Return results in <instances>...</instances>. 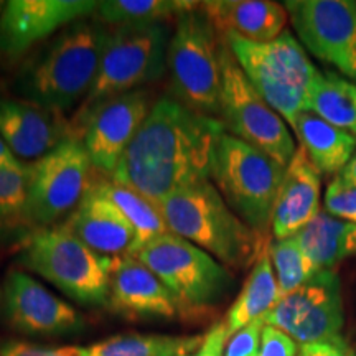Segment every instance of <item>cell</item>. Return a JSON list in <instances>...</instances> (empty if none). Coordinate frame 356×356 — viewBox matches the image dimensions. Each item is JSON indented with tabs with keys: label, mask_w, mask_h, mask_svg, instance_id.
<instances>
[{
	"label": "cell",
	"mask_w": 356,
	"mask_h": 356,
	"mask_svg": "<svg viewBox=\"0 0 356 356\" xmlns=\"http://www.w3.org/2000/svg\"><path fill=\"white\" fill-rule=\"evenodd\" d=\"M299 348L287 333L266 325L262 330L261 348L257 356H297Z\"/></svg>",
	"instance_id": "836d02e7"
},
{
	"label": "cell",
	"mask_w": 356,
	"mask_h": 356,
	"mask_svg": "<svg viewBox=\"0 0 356 356\" xmlns=\"http://www.w3.org/2000/svg\"><path fill=\"white\" fill-rule=\"evenodd\" d=\"M302 251L317 270H333V266L356 254V225L320 211L296 236Z\"/></svg>",
	"instance_id": "603a6c76"
},
{
	"label": "cell",
	"mask_w": 356,
	"mask_h": 356,
	"mask_svg": "<svg viewBox=\"0 0 356 356\" xmlns=\"http://www.w3.org/2000/svg\"><path fill=\"white\" fill-rule=\"evenodd\" d=\"M307 113L356 137V83L337 74L318 73L307 101Z\"/></svg>",
	"instance_id": "4316f807"
},
{
	"label": "cell",
	"mask_w": 356,
	"mask_h": 356,
	"mask_svg": "<svg viewBox=\"0 0 356 356\" xmlns=\"http://www.w3.org/2000/svg\"><path fill=\"white\" fill-rule=\"evenodd\" d=\"M170 29L165 22H139L115 26L109 33L99 71L84 97L79 119L111 97L159 81L167 70Z\"/></svg>",
	"instance_id": "ba28073f"
},
{
	"label": "cell",
	"mask_w": 356,
	"mask_h": 356,
	"mask_svg": "<svg viewBox=\"0 0 356 356\" xmlns=\"http://www.w3.org/2000/svg\"><path fill=\"white\" fill-rule=\"evenodd\" d=\"M200 2L188 0H102L92 15L101 24L127 25L139 22H163L195 10Z\"/></svg>",
	"instance_id": "83f0119b"
},
{
	"label": "cell",
	"mask_w": 356,
	"mask_h": 356,
	"mask_svg": "<svg viewBox=\"0 0 356 356\" xmlns=\"http://www.w3.org/2000/svg\"><path fill=\"white\" fill-rule=\"evenodd\" d=\"M221 132L220 119L195 113L173 97H160L111 178L160 204L178 190L210 180Z\"/></svg>",
	"instance_id": "6da1fadb"
},
{
	"label": "cell",
	"mask_w": 356,
	"mask_h": 356,
	"mask_svg": "<svg viewBox=\"0 0 356 356\" xmlns=\"http://www.w3.org/2000/svg\"><path fill=\"white\" fill-rule=\"evenodd\" d=\"M225 131L287 167L297 152L286 121L264 101L226 44L221 43V111Z\"/></svg>",
	"instance_id": "30bf717a"
},
{
	"label": "cell",
	"mask_w": 356,
	"mask_h": 356,
	"mask_svg": "<svg viewBox=\"0 0 356 356\" xmlns=\"http://www.w3.org/2000/svg\"><path fill=\"white\" fill-rule=\"evenodd\" d=\"M32 165L0 168V222L24 221Z\"/></svg>",
	"instance_id": "f546056e"
},
{
	"label": "cell",
	"mask_w": 356,
	"mask_h": 356,
	"mask_svg": "<svg viewBox=\"0 0 356 356\" xmlns=\"http://www.w3.org/2000/svg\"><path fill=\"white\" fill-rule=\"evenodd\" d=\"M264 327L266 323L262 318L243 327L241 330H238L228 338L222 356H257Z\"/></svg>",
	"instance_id": "1f68e13d"
},
{
	"label": "cell",
	"mask_w": 356,
	"mask_h": 356,
	"mask_svg": "<svg viewBox=\"0 0 356 356\" xmlns=\"http://www.w3.org/2000/svg\"><path fill=\"white\" fill-rule=\"evenodd\" d=\"M186 356H191V355H186Z\"/></svg>",
	"instance_id": "ab89813d"
},
{
	"label": "cell",
	"mask_w": 356,
	"mask_h": 356,
	"mask_svg": "<svg viewBox=\"0 0 356 356\" xmlns=\"http://www.w3.org/2000/svg\"><path fill=\"white\" fill-rule=\"evenodd\" d=\"M284 7L307 50L356 81L355 0H291Z\"/></svg>",
	"instance_id": "4fadbf2b"
},
{
	"label": "cell",
	"mask_w": 356,
	"mask_h": 356,
	"mask_svg": "<svg viewBox=\"0 0 356 356\" xmlns=\"http://www.w3.org/2000/svg\"><path fill=\"white\" fill-rule=\"evenodd\" d=\"M92 186H96L111 203H114L131 222L136 239H134L131 252L127 256H136L145 244L157 239L159 236L170 233L159 204H155L152 200L144 197L139 191L118 184L113 178L97 180Z\"/></svg>",
	"instance_id": "d4e9b609"
},
{
	"label": "cell",
	"mask_w": 356,
	"mask_h": 356,
	"mask_svg": "<svg viewBox=\"0 0 356 356\" xmlns=\"http://www.w3.org/2000/svg\"><path fill=\"white\" fill-rule=\"evenodd\" d=\"M297 356H356V353L343 337H338L333 340L302 345Z\"/></svg>",
	"instance_id": "e575fe53"
},
{
	"label": "cell",
	"mask_w": 356,
	"mask_h": 356,
	"mask_svg": "<svg viewBox=\"0 0 356 356\" xmlns=\"http://www.w3.org/2000/svg\"><path fill=\"white\" fill-rule=\"evenodd\" d=\"M108 305L114 314L132 320L173 318L178 309L162 280L136 256L114 257Z\"/></svg>",
	"instance_id": "e0dca14e"
},
{
	"label": "cell",
	"mask_w": 356,
	"mask_h": 356,
	"mask_svg": "<svg viewBox=\"0 0 356 356\" xmlns=\"http://www.w3.org/2000/svg\"><path fill=\"white\" fill-rule=\"evenodd\" d=\"M300 147L315 168L325 175H337L355 155L356 137L341 131L314 113H300L291 122Z\"/></svg>",
	"instance_id": "7402d4cb"
},
{
	"label": "cell",
	"mask_w": 356,
	"mask_h": 356,
	"mask_svg": "<svg viewBox=\"0 0 356 356\" xmlns=\"http://www.w3.org/2000/svg\"><path fill=\"white\" fill-rule=\"evenodd\" d=\"M216 32L234 33L251 42H273L284 32L289 15L284 3L270 0H211L200 2Z\"/></svg>",
	"instance_id": "44dd1931"
},
{
	"label": "cell",
	"mask_w": 356,
	"mask_h": 356,
	"mask_svg": "<svg viewBox=\"0 0 356 356\" xmlns=\"http://www.w3.org/2000/svg\"><path fill=\"white\" fill-rule=\"evenodd\" d=\"M19 262L79 304L108 305L114 257L92 251L61 225L35 229Z\"/></svg>",
	"instance_id": "8992f818"
},
{
	"label": "cell",
	"mask_w": 356,
	"mask_h": 356,
	"mask_svg": "<svg viewBox=\"0 0 356 356\" xmlns=\"http://www.w3.org/2000/svg\"><path fill=\"white\" fill-rule=\"evenodd\" d=\"M286 167L256 147L221 132L213 152L210 180L252 231L267 238Z\"/></svg>",
	"instance_id": "5b68a950"
},
{
	"label": "cell",
	"mask_w": 356,
	"mask_h": 356,
	"mask_svg": "<svg viewBox=\"0 0 356 356\" xmlns=\"http://www.w3.org/2000/svg\"><path fill=\"white\" fill-rule=\"evenodd\" d=\"M2 312L13 330L32 337L73 335L84 330L83 315L24 270L7 274Z\"/></svg>",
	"instance_id": "5bb4252c"
},
{
	"label": "cell",
	"mask_w": 356,
	"mask_h": 356,
	"mask_svg": "<svg viewBox=\"0 0 356 356\" xmlns=\"http://www.w3.org/2000/svg\"><path fill=\"white\" fill-rule=\"evenodd\" d=\"M269 243L252 264L246 284L222 320L228 337L234 335L236 332L254 320L264 318L280 300L277 280H275L269 251H267Z\"/></svg>",
	"instance_id": "cb8c5ba5"
},
{
	"label": "cell",
	"mask_w": 356,
	"mask_h": 356,
	"mask_svg": "<svg viewBox=\"0 0 356 356\" xmlns=\"http://www.w3.org/2000/svg\"><path fill=\"white\" fill-rule=\"evenodd\" d=\"M24 165L19 159L13 155L10 147L0 137V168H19Z\"/></svg>",
	"instance_id": "8d00e7d4"
},
{
	"label": "cell",
	"mask_w": 356,
	"mask_h": 356,
	"mask_svg": "<svg viewBox=\"0 0 356 356\" xmlns=\"http://www.w3.org/2000/svg\"><path fill=\"white\" fill-rule=\"evenodd\" d=\"M269 257L277 280L280 299L296 292L318 273L305 252L302 251L296 238L274 239L269 243Z\"/></svg>",
	"instance_id": "f1b7e54d"
},
{
	"label": "cell",
	"mask_w": 356,
	"mask_h": 356,
	"mask_svg": "<svg viewBox=\"0 0 356 356\" xmlns=\"http://www.w3.org/2000/svg\"><path fill=\"white\" fill-rule=\"evenodd\" d=\"M341 180L346 181V184L356 186V154L351 157V160L348 163H346V167L341 170L340 175Z\"/></svg>",
	"instance_id": "74e56055"
},
{
	"label": "cell",
	"mask_w": 356,
	"mask_h": 356,
	"mask_svg": "<svg viewBox=\"0 0 356 356\" xmlns=\"http://www.w3.org/2000/svg\"><path fill=\"white\" fill-rule=\"evenodd\" d=\"M172 293L178 317L197 318L228 296L233 275L211 254L167 233L145 244L136 254Z\"/></svg>",
	"instance_id": "52a82bcc"
},
{
	"label": "cell",
	"mask_w": 356,
	"mask_h": 356,
	"mask_svg": "<svg viewBox=\"0 0 356 356\" xmlns=\"http://www.w3.org/2000/svg\"><path fill=\"white\" fill-rule=\"evenodd\" d=\"M154 104L152 92L136 89L101 102L84 118L83 144L96 170L113 175Z\"/></svg>",
	"instance_id": "9a60e30c"
},
{
	"label": "cell",
	"mask_w": 356,
	"mask_h": 356,
	"mask_svg": "<svg viewBox=\"0 0 356 356\" xmlns=\"http://www.w3.org/2000/svg\"><path fill=\"white\" fill-rule=\"evenodd\" d=\"M92 0H10L0 15V51L20 56L56 30L96 12Z\"/></svg>",
	"instance_id": "2e32d148"
},
{
	"label": "cell",
	"mask_w": 356,
	"mask_h": 356,
	"mask_svg": "<svg viewBox=\"0 0 356 356\" xmlns=\"http://www.w3.org/2000/svg\"><path fill=\"white\" fill-rule=\"evenodd\" d=\"M323 207L330 215L356 225V186L337 177L325 191Z\"/></svg>",
	"instance_id": "4dcf8cb0"
},
{
	"label": "cell",
	"mask_w": 356,
	"mask_h": 356,
	"mask_svg": "<svg viewBox=\"0 0 356 356\" xmlns=\"http://www.w3.org/2000/svg\"><path fill=\"white\" fill-rule=\"evenodd\" d=\"M6 3H7V2H0V15H2L3 8H6Z\"/></svg>",
	"instance_id": "f35d334b"
},
{
	"label": "cell",
	"mask_w": 356,
	"mask_h": 356,
	"mask_svg": "<svg viewBox=\"0 0 356 356\" xmlns=\"http://www.w3.org/2000/svg\"><path fill=\"white\" fill-rule=\"evenodd\" d=\"M222 38L256 91L289 126L297 114L305 113L320 71L310 63L292 33L282 32L267 43L251 42L234 33Z\"/></svg>",
	"instance_id": "277c9868"
},
{
	"label": "cell",
	"mask_w": 356,
	"mask_h": 356,
	"mask_svg": "<svg viewBox=\"0 0 356 356\" xmlns=\"http://www.w3.org/2000/svg\"><path fill=\"white\" fill-rule=\"evenodd\" d=\"M222 37L200 10L177 17L167 53L175 99L195 113L220 119Z\"/></svg>",
	"instance_id": "9c48e42d"
},
{
	"label": "cell",
	"mask_w": 356,
	"mask_h": 356,
	"mask_svg": "<svg viewBox=\"0 0 356 356\" xmlns=\"http://www.w3.org/2000/svg\"><path fill=\"white\" fill-rule=\"evenodd\" d=\"M109 33L96 19L68 25L25 61L13 89L24 101L51 113L71 109L95 83Z\"/></svg>",
	"instance_id": "7a4b0ae2"
},
{
	"label": "cell",
	"mask_w": 356,
	"mask_h": 356,
	"mask_svg": "<svg viewBox=\"0 0 356 356\" xmlns=\"http://www.w3.org/2000/svg\"><path fill=\"white\" fill-rule=\"evenodd\" d=\"M159 207L170 233L202 248L229 269L254 264L270 241L231 210L211 180L178 190Z\"/></svg>",
	"instance_id": "3957f363"
},
{
	"label": "cell",
	"mask_w": 356,
	"mask_h": 356,
	"mask_svg": "<svg viewBox=\"0 0 356 356\" xmlns=\"http://www.w3.org/2000/svg\"><path fill=\"white\" fill-rule=\"evenodd\" d=\"M228 332L225 323H216L203 338L198 353L195 356H222L225 355L226 343H228Z\"/></svg>",
	"instance_id": "d590c367"
},
{
	"label": "cell",
	"mask_w": 356,
	"mask_h": 356,
	"mask_svg": "<svg viewBox=\"0 0 356 356\" xmlns=\"http://www.w3.org/2000/svg\"><path fill=\"white\" fill-rule=\"evenodd\" d=\"M0 356H83V346H43L24 340L0 343Z\"/></svg>",
	"instance_id": "d6a6232c"
},
{
	"label": "cell",
	"mask_w": 356,
	"mask_h": 356,
	"mask_svg": "<svg viewBox=\"0 0 356 356\" xmlns=\"http://www.w3.org/2000/svg\"><path fill=\"white\" fill-rule=\"evenodd\" d=\"M61 226L92 251L109 257L129 254L136 239L122 211L92 185Z\"/></svg>",
	"instance_id": "d6986e66"
},
{
	"label": "cell",
	"mask_w": 356,
	"mask_h": 356,
	"mask_svg": "<svg viewBox=\"0 0 356 356\" xmlns=\"http://www.w3.org/2000/svg\"><path fill=\"white\" fill-rule=\"evenodd\" d=\"M203 338L202 335L127 333L83 346V356H186L200 350Z\"/></svg>",
	"instance_id": "484cf974"
},
{
	"label": "cell",
	"mask_w": 356,
	"mask_h": 356,
	"mask_svg": "<svg viewBox=\"0 0 356 356\" xmlns=\"http://www.w3.org/2000/svg\"><path fill=\"white\" fill-rule=\"evenodd\" d=\"M262 320L300 345L341 337L345 314L340 277L335 270H318L296 292L280 299Z\"/></svg>",
	"instance_id": "7c38bea8"
},
{
	"label": "cell",
	"mask_w": 356,
	"mask_h": 356,
	"mask_svg": "<svg viewBox=\"0 0 356 356\" xmlns=\"http://www.w3.org/2000/svg\"><path fill=\"white\" fill-rule=\"evenodd\" d=\"M305 150L299 147L286 167L273 213L274 239L293 238L318 215L322 178Z\"/></svg>",
	"instance_id": "ffe728a7"
},
{
	"label": "cell",
	"mask_w": 356,
	"mask_h": 356,
	"mask_svg": "<svg viewBox=\"0 0 356 356\" xmlns=\"http://www.w3.org/2000/svg\"><path fill=\"white\" fill-rule=\"evenodd\" d=\"M0 137L15 157L40 160L71 136L60 114L24 99H0Z\"/></svg>",
	"instance_id": "ac0fdd59"
},
{
	"label": "cell",
	"mask_w": 356,
	"mask_h": 356,
	"mask_svg": "<svg viewBox=\"0 0 356 356\" xmlns=\"http://www.w3.org/2000/svg\"><path fill=\"white\" fill-rule=\"evenodd\" d=\"M91 159L78 137H70L32 163L24 221L50 228L71 215L91 188Z\"/></svg>",
	"instance_id": "8fae6325"
}]
</instances>
